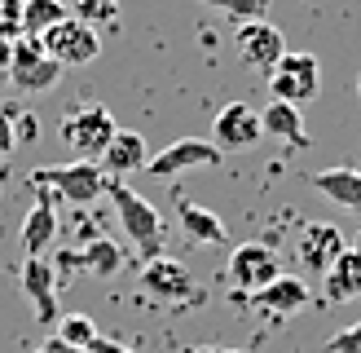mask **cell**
<instances>
[{
    "label": "cell",
    "instance_id": "7",
    "mask_svg": "<svg viewBox=\"0 0 361 353\" xmlns=\"http://www.w3.org/2000/svg\"><path fill=\"white\" fill-rule=\"evenodd\" d=\"M317 84H322V71H317V58L313 53H286V58L269 71V97L274 102H309L317 93Z\"/></svg>",
    "mask_w": 361,
    "mask_h": 353
},
{
    "label": "cell",
    "instance_id": "24",
    "mask_svg": "<svg viewBox=\"0 0 361 353\" xmlns=\"http://www.w3.org/2000/svg\"><path fill=\"white\" fill-rule=\"evenodd\" d=\"M71 18H80L88 27H102V23H115L119 18V0H66Z\"/></svg>",
    "mask_w": 361,
    "mask_h": 353
},
{
    "label": "cell",
    "instance_id": "30",
    "mask_svg": "<svg viewBox=\"0 0 361 353\" xmlns=\"http://www.w3.org/2000/svg\"><path fill=\"white\" fill-rule=\"evenodd\" d=\"M35 353H88V349H75V345H66L62 335H49V340L35 349Z\"/></svg>",
    "mask_w": 361,
    "mask_h": 353
},
{
    "label": "cell",
    "instance_id": "8",
    "mask_svg": "<svg viewBox=\"0 0 361 353\" xmlns=\"http://www.w3.org/2000/svg\"><path fill=\"white\" fill-rule=\"evenodd\" d=\"M221 146L216 141H203V137H176L168 141L159 155H150V164L146 172L159 176V181H168V176H180V172H190V168H207V164H221Z\"/></svg>",
    "mask_w": 361,
    "mask_h": 353
},
{
    "label": "cell",
    "instance_id": "9",
    "mask_svg": "<svg viewBox=\"0 0 361 353\" xmlns=\"http://www.w3.org/2000/svg\"><path fill=\"white\" fill-rule=\"evenodd\" d=\"M233 44H238L243 66L264 71V76L286 58V40H282V31L269 23V18H251V23H238V35H233Z\"/></svg>",
    "mask_w": 361,
    "mask_h": 353
},
{
    "label": "cell",
    "instance_id": "31",
    "mask_svg": "<svg viewBox=\"0 0 361 353\" xmlns=\"http://www.w3.org/2000/svg\"><path fill=\"white\" fill-rule=\"evenodd\" d=\"M35 133H40V124H35L31 115H18V146H23V141H31Z\"/></svg>",
    "mask_w": 361,
    "mask_h": 353
},
{
    "label": "cell",
    "instance_id": "17",
    "mask_svg": "<svg viewBox=\"0 0 361 353\" xmlns=\"http://www.w3.org/2000/svg\"><path fill=\"white\" fill-rule=\"evenodd\" d=\"M23 252L27 256H44V247H53V239H58V199H44L35 203L27 212V221H23Z\"/></svg>",
    "mask_w": 361,
    "mask_h": 353
},
{
    "label": "cell",
    "instance_id": "16",
    "mask_svg": "<svg viewBox=\"0 0 361 353\" xmlns=\"http://www.w3.org/2000/svg\"><path fill=\"white\" fill-rule=\"evenodd\" d=\"M146 164H150V155H146V137L133 133V128H119V133L111 137V146H106V155H102L106 176H128V172L146 168Z\"/></svg>",
    "mask_w": 361,
    "mask_h": 353
},
{
    "label": "cell",
    "instance_id": "10",
    "mask_svg": "<svg viewBox=\"0 0 361 353\" xmlns=\"http://www.w3.org/2000/svg\"><path fill=\"white\" fill-rule=\"evenodd\" d=\"M141 292L154 296V300H168V305H180V300H198V287H194V274L185 270L180 261H168V256H154L141 265Z\"/></svg>",
    "mask_w": 361,
    "mask_h": 353
},
{
    "label": "cell",
    "instance_id": "2",
    "mask_svg": "<svg viewBox=\"0 0 361 353\" xmlns=\"http://www.w3.org/2000/svg\"><path fill=\"white\" fill-rule=\"evenodd\" d=\"M106 168L97 159H75V164H49L31 172V186L44 190L49 199H66V203H93L106 194Z\"/></svg>",
    "mask_w": 361,
    "mask_h": 353
},
{
    "label": "cell",
    "instance_id": "14",
    "mask_svg": "<svg viewBox=\"0 0 361 353\" xmlns=\"http://www.w3.org/2000/svg\"><path fill=\"white\" fill-rule=\"evenodd\" d=\"M123 265V247L111 243V239H93L88 247H66V252H58V261H53V270L62 274H97V278H111L115 270Z\"/></svg>",
    "mask_w": 361,
    "mask_h": 353
},
{
    "label": "cell",
    "instance_id": "35",
    "mask_svg": "<svg viewBox=\"0 0 361 353\" xmlns=\"http://www.w3.org/2000/svg\"><path fill=\"white\" fill-rule=\"evenodd\" d=\"M357 93H361V76H357Z\"/></svg>",
    "mask_w": 361,
    "mask_h": 353
},
{
    "label": "cell",
    "instance_id": "23",
    "mask_svg": "<svg viewBox=\"0 0 361 353\" xmlns=\"http://www.w3.org/2000/svg\"><path fill=\"white\" fill-rule=\"evenodd\" d=\"M58 335H62L66 345H75V349H88L102 331H97V323L88 313H62L58 318Z\"/></svg>",
    "mask_w": 361,
    "mask_h": 353
},
{
    "label": "cell",
    "instance_id": "3",
    "mask_svg": "<svg viewBox=\"0 0 361 353\" xmlns=\"http://www.w3.org/2000/svg\"><path fill=\"white\" fill-rule=\"evenodd\" d=\"M115 133H119L115 115L106 111V106H97V102L75 106V111L62 119V141H66V146L75 150L80 159H102Z\"/></svg>",
    "mask_w": 361,
    "mask_h": 353
},
{
    "label": "cell",
    "instance_id": "27",
    "mask_svg": "<svg viewBox=\"0 0 361 353\" xmlns=\"http://www.w3.org/2000/svg\"><path fill=\"white\" fill-rule=\"evenodd\" d=\"M322 353H361V323L357 327H344L339 335H331Z\"/></svg>",
    "mask_w": 361,
    "mask_h": 353
},
{
    "label": "cell",
    "instance_id": "19",
    "mask_svg": "<svg viewBox=\"0 0 361 353\" xmlns=\"http://www.w3.org/2000/svg\"><path fill=\"white\" fill-rule=\"evenodd\" d=\"M317 194H326V199H335L339 208H353L361 212V168H322L309 176Z\"/></svg>",
    "mask_w": 361,
    "mask_h": 353
},
{
    "label": "cell",
    "instance_id": "32",
    "mask_svg": "<svg viewBox=\"0 0 361 353\" xmlns=\"http://www.w3.org/2000/svg\"><path fill=\"white\" fill-rule=\"evenodd\" d=\"M9 62H13V40L0 35V71H9Z\"/></svg>",
    "mask_w": 361,
    "mask_h": 353
},
{
    "label": "cell",
    "instance_id": "11",
    "mask_svg": "<svg viewBox=\"0 0 361 353\" xmlns=\"http://www.w3.org/2000/svg\"><path fill=\"white\" fill-rule=\"evenodd\" d=\"M18 282H23V296L31 300L35 318H40L44 327H53L62 318L58 309V270H53L49 256H27L23 270H18Z\"/></svg>",
    "mask_w": 361,
    "mask_h": 353
},
{
    "label": "cell",
    "instance_id": "26",
    "mask_svg": "<svg viewBox=\"0 0 361 353\" xmlns=\"http://www.w3.org/2000/svg\"><path fill=\"white\" fill-rule=\"evenodd\" d=\"M23 5L27 0H0V35H5V40L23 35Z\"/></svg>",
    "mask_w": 361,
    "mask_h": 353
},
{
    "label": "cell",
    "instance_id": "6",
    "mask_svg": "<svg viewBox=\"0 0 361 353\" xmlns=\"http://www.w3.org/2000/svg\"><path fill=\"white\" fill-rule=\"evenodd\" d=\"M282 256L274 252L269 243H243V247H233V256H229V282H233V292H260L269 287L274 278H282Z\"/></svg>",
    "mask_w": 361,
    "mask_h": 353
},
{
    "label": "cell",
    "instance_id": "4",
    "mask_svg": "<svg viewBox=\"0 0 361 353\" xmlns=\"http://www.w3.org/2000/svg\"><path fill=\"white\" fill-rule=\"evenodd\" d=\"M9 80L23 93H49L62 80V66L44 53V44L35 35H18L13 40V62H9Z\"/></svg>",
    "mask_w": 361,
    "mask_h": 353
},
{
    "label": "cell",
    "instance_id": "5",
    "mask_svg": "<svg viewBox=\"0 0 361 353\" xmlns=\"http://www.w3.org/2000/svg\"><path fill=\"white\" fill-rule=\"evenodd\" d=\"M40 44L58 66H84L102 53V35H97V27L80 23V18H66V23H58L53 31L40 35Z\"/></svg>",
    "mask_w": 361,
    "mask_h": 353
},
{
    "label": "cell",
    "instance_id": "20",
    "mask_svg": "<svg viewBox=\"0 0 361 353\" xmlns=\"http://www.w3.org/2000/svg\"><path fill=\"white\" fill-rule=\"evenodd\" d=\"M322 278H326V287H322V292H326V300H331V305H344V300H357V296H361V252H357V247L348 243V252L339 256V261H335V265H331V270L322 274Z\"/></svg>",
    "mask_w": 361,
    "mask_h": 353
},
{
    "label": "cell",
    "instance_id": "34",
    "mask_svg": "<svg viewBox=\"0 0 361 353\" xmlns=\"http://www.w3.org/2000/svg\"><path fill=\"white\" fill-rule=\"evenodd\" d=\"M353 247H357V252H361V234H357V243H353Z\"/></svg>",
    "mask_w": 361,
    "mask_h": 353
},
{
    "label": "cell",
    "instance_id": "21",
    "mask_svg": "<svg viewBox=\"0 0 361 353\" xmlns=\"http://www.w3.org/2000/svg\"><path fill=\"white\" fill-rule=\"evenodd\" d=\"M260 128L274 137V141H286V146H309L300 106H291V102H269L264 111H260Z\"/></svg>",
    "mask_w": 361,
    "mask_h": 353
},
{
    "label": "cell",
    "instance_id": "22",
    "mask_svg": "<svg viewBox=\"0 0 361 353\" xmlns=\"http://www.w3.org/2000/svg\"><path fill=\"white\" fill-rule=\"evenodd\" d=\"M71 9H66V0H27L23 5V35H35L40 40L44 31H53L58 23H66Z\"/></svg>",
    "mask_w": 361,
    "mask_h": 353
},
{
    "label": "cell",
    "instance_id": "25",
    "mask_svg": "<svg viewBox=\"0 0 361 353\" xmlns=\"http://www.w3.org/2000/svg\"><path fill=\"white\" fill-rule=\"evenodd\" d=\"M203 5L221 9V13H229V18H238V23H251V18H264L274 0H203Z\"/></svg>",
    "mask_w": 361,
    "mask_h": 353
},
{
    "label": "cell",
    "instance_id": "13",
    "mask_svg": "<svg viewBox=\"0 0 361 353\" xmlns=\"http://www.w3.org/2000/svg\"><path fill=\"white\" fill-rule=\"evenodd\" d=\"M260 137H264L260 111H251L247 102H229V106H221V111H216L212 141H216L221 150H251Z\"/></svg>",
    "mask_w": 361,
    "mask_h": 353
},
{
    "label": "cell",
    "instance_id": "33",
    "mask_svg": "<svg viewBox=\"0 0 361 353\" xmlns=\"http://www.w3.org/2000/svg\"><path fill=\"white\" fill-rule=\"evenodd\" d=\"M190 353H251V349H207L203 345V349H190Z\"/></svg>",
    "mask_w": 361,
    "mask_h": 353
},
{
    "label": "cell",
    "instance_id": "15",
    "mask_svg": "<svg viewBox=\"0 0 361 353\" xmlns=\"http://www.w3.org/2000/svg\"><path fill=\"white\" fill-rule=\"evenodd\" d=\"M233 300H251L256 309H264V313H274V318H291V313H300L304 305H309V282H304L300 274H282V278H274L269 287H260V292H233Z\"/></svg>",
    "mask_w": 361,
    "mask_h": 353
},
{
    "label": "cell",
    "instance_id": "28",
    "mask_svg": "<svg viewBox=\"0 0 361 353\" xmlns=\"http://www.w3.org/2000/svg\"><path fill=\"white\" fill-rule=\"evenodd\" d=\"M13 146H18V111L0 106V155H9Z\"/></svg>",
    "mask_w": 361,
    "mask_h": 353
},
{
    "label": "cell",
    "instance_id": "12",
    "mask_svg": "<svg viewBox=\"0 0 361 353\" xmlns=\"http://www.w3.org/2000/svg\"><path fill=\"white\" fill-rule=\"evenodd\" d=\"M344 252H348V239L339 234V225H331V221H313V225L300 229L295 256H300V265H304L309 274H326Z\"/></svg>",
    "mask_w": 361,
    "mask_h": 353
},
{
    "label": "cell",
    "instance_id": "1",
    "mask_svg": "<svg viewBox=\"0 0 361 353\" xmlns=\"http://www.w3.org/2000/svg\"><path fill=\"white\" fill-rule=\"evenodd\" d=\"M106 194H111V203L119 212V225H123V234L133 239V247L146 261H154L159 252H164V239H168V229H164V217L154 212V203L146 199V194H137L128 190L123 181H106Z\"/></svg>",
    "mask_w": 361,
    "mask_h": 353
},
{
    "label": "cell",
    "instance_id": "18",
    "mask_svg": "<svg viewBox=\"0 0 361 353\" xmlns=\"http://www.w3.org/2000/svg\"><path fill=\"white\" fill-rule=\"evenodd\" d=\"M176 221H180V229H185L190 243H225V239H229L225 221L216 217L212 208L194 203V199H180V203H176Z\"/></svg>",
    "mask_w": 361,
    "mask_h": 353
},
{
    "label": "cell",
    "instance_id": "29",
    "mask_svg": "<svg viewBox=\"0 0 361 353\" xmlns=\"http://www.w3.org/2000/svg\"><path fill=\"white\" fill-rule=\"evenodd\" d=\"M88 353H137V349H128V345H119V340H111V335H97V340L88 345Z\"/></svg>",
    "mask_w": 361,
    "mask_h": 353
}]
</instances>
